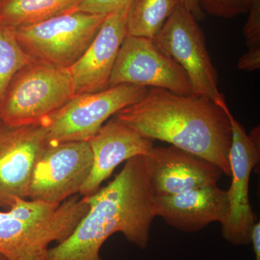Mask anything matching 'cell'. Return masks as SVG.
Listing matches in <instances>:
<instances>
[{"instance_id": "9", "label": "cell", "mask_w": 260, "mask_h": 260, "mask_svg": "<svg viewBox=\"0 0 260 260\" xmlns=\"http://www.w3.org/2000/svg\"><path fill=\"white\" fill-rule=\"evenodd\" d=\"M228 116L232 133L229 152L232 182L228 190L230 209L226 220L221 224L222 237L232 245H249L251 227L254 223L249 184L251 172L259 161V127L248 135L230 110L228 111Z\"/></svg>"}, {"instance_id": "20", "label": "cell", "mask_w": 260, "mask_h": 260, "mask_svg": "<svg viewBox=\"0 0 260 260\" xmlns=\"http://www.w3.org/2000/svg\"><path fill=\"white\" fill-rule=\"evenodd\" d=\"M205 13L222 18H234L247 13L246 0H199Z\"/></svg>"}, {"instance_id": "16", "label": "cell", "mask_w": 260, "mask_h": 260, "mask_svg": "<svg viewBox=\"0 0 260 260\" xmlns=\"http://www.w3.org/2000/svg\"><path fill=\"white\" fill-rule=\"evenodd\" d=\"M82 0H0V24L13 30L76 11Z\"/></svg>"}, {"instance_id": "19", "label": "cell", "mask_w": 260, "mask_h": 260, "mask_svg": "<svg viewBox=\"0 0 260 260\" xmlns=\"http://www.w3.org/2000/svg\"><path fill=\"white\" fill-rule=\"evenodd\" d=\"M249 16L244 27L247 52L239 58L238 68L251 72L260 68V0H246Z\"/></svg>"}, {"instance_id": "15", "label": "cell", "mask_w": 260, "mask_h": 260, "mask_svg": "<svg viewBox=\"0 0 260 260\" xmlns=\"http://www.w3.org/2000/svg\"><path fill=\"white\" fill-rule=\"evenodd\" d=\"M228 190L218 185L203 186L172 196L155 198V215L186 233L199 232L213 222L223 224L229 216Z\"/></svg>"}, {"instance_id": "23", "label": "cell", "mask_w": 260, "mask_h": 260, "mask_svg": "<svg viewBox=\"0 0 260 260\" xmlns=\"http://www.w3.org/2000/svg\"><path fill=\"white\" fill-rule=\"evenodd\" d=\"M180 1L181 5L192 13L198 21L205 18V13L200 6L199 0H180Z\"/></svg>"}, {"instance_id": "6", "label": "cell", "mask_w": 260, "mask_h": 260, "mask_svg": "<svg viewBox=\"0 0 260 260\" xmlns=\"http://www.w3.org/2000/svg\"><path fill=\"white\" fill-rule=\"evenodd\" d=\"M107 16L74 11L12 30L32 59L68 69L83 56Z\"/></svg>"}, {"instance_id": "17", "label": "cell", "mask_w": 260, "mask_h": 260, "mask_svg": "<svg viewBox=\"0 0 260 260\" xmlns=\"http://www.w3.org/2000/svg\"><path fill=\"white\" fill-rule=\"evenodd\" d=\"M181 4L180 0H134L128 13L126 35L153 40Z\"/></svg>"}, {"instance_id": "1", "label": "cell", "mask_w": 260, "mask_h": 260, "mask_svg": "<svg viewBox=\"0 0 260 260\" xmlns=\"http://www.w3.org/2000/svg\"><path fill=\"white\" fill-rule=\"evenodd\" d=\"M85 198L88 213L66 240L49 249L47 260H102L103 244L116 233L146 249L156 215L145 155L126 160L114 180Z\"/></svg>"}, {"instance_id": "24", "label": "cell", "mask_w": 260, "mask_h": 260, "mask_svg": "<svg viewBox=\"0 0 260 260\" xmlns=\"http://www.w3.org/2000/svg\"><path fill=\"white\" fill-rule=\"evenodd\" d=\"M0 260H8V259H7L6 258H5L4 256L2 255V254H0Z\"/></svg>"}, {"instance_id": "12", "label": "cell", "mask_w": 260, "mask_h": 260, "mask_svg": "<svg viewBox=\"0 0 260 260\" xmlns=\"http://www.w3.org/2000/svg\"><path fill=\"white\" fill-rule=\"evenodd\" d=\"M145 158L155 198L216 185L223 174L213 162L174 145L153 147Z\"/></svg>"}, {"instance_id": "18", "label": "cell", "mask_w": 260, "mask_h": 260, "mask_svg": "<svg viewBox=\"0 0 260 260\" xmlns=\"http://www.w3.org/2000/svg\"><path fill=\"white\" fill-rule=\"evenodd\" d=\"M34 60L20 45L13 30L0 24V101L15 75Z\"/></svg>"}, {"instance_id": "7", "label": "cell", "mask_w": 260, "mask_h": 260, "mask_svg": "<svg viewBox=\"0 0 260 260\" xmlns=\"http://www.w3.org/2000/svg\"><path fill=\"white\" fill-rule=\"evenodd\" d=\"M148 88L122 84L96 93L75 95L47 118V143L86 141L106 121L124 108L139 102Z\"/></svg>"}, {"instance_id": "2", "label": "cell", "mask_w": 260, "mask_h": 260, "mask_svg": "<svg viewBox=\"0 0 260 260\" xmlns=\"http://www.w3.org/2000/svg\"><path fill=\"white\" fill-rule=\"evenodd\" d=\"M229 110L195 94L179 95L151 88L141 101L121 109L114 117L145 138L167 142L206 159L231 175Z\"/></svg>"}, {"instance_id": "5", "label": "cell", "mask_w": 260, "mask_h": 260, "mask_svg": "<svg viewBox=\"0 0 260 260\" xmlns=\"http://www.w3.org/2000/svg\"><path fill=\"white\" fill-rule=\"evenodd\" d=\"M153 42L179 65L195 95L207 98L223 109L228 107L218 89V73L207 49L204 34L189 10L179 5Z\"/></svg>"}, {"instance_id": "22", "label": "cell", "mask_w": 260, "mask_h": 260, "mask_svg": "<svg viewBox=\"0 0 260 260\" xmlns=\"http://www.w3.org/2000/svg\"><path fill=\"white\" fill-rule=\"evenodd\" d=\"M250 244H252L253 251L255 255L256 260H260V223L254 222L251 227L250 237H249Z\"/></svg>"}, {"instance_id": "21", "label": "cell", "mask_w": 260, "mask_h": 260, "mask_svg": "<svg viewBox=\"0 0 260 260\" xmlns=\"http://www.w3.org/2000/svg\"><path fill=\"white\" fill-rule=\"evenodd\" d=\"M133 0H82L76 11L90 14L109 15Z\"/></svg>"}, {"instance_id": "8", "label": "cell", "mask_w": 260, "mask_h": 260, "mask_svg": "<svg viewBox=\"0 0 260 260\" xmlns=\"http://www.w3.org/2000/svg\"><path fill=\"white\" fill-rule=\"evenodd\" d=\"M92 164L93 154L88 142L46 143L34 164L28 198L62 203L80 193Z\"/></svg>"}, {"instance_id": "13", "label": "cell", "mask_w": 260, "mask_h": 260, "mask_svg": "<svg viewBox=\"0 0 260 260\" xmlns=\"http://www.w3.org/2000/svg\"><path fill=\"white\" fill-rule=\"evenodd\" d=\"M133 2L107 15L83 56L68 68L75 95L96 93L109 88L114 63L126 37V21Z\"/></svg>"}, {"instance_id": "4", "label": "cell", "mask_w": 260, "mask_h": 260, "mask_svg": "<svg viewBox=\"0 0 260 260\" xmlns=\"http://www.w3.org/2000/svg\"><path fill=\"white\" fill-rule=\"evenodd\" d=\"M75 96L69 70L32 61L11 80L0 101V121L8 126L42 124Z\"/></svg>"}, {"instance_id": "3", "label": "cell", "mask_w": 260, "mask_h": 260, "mask_svg": "<svg viewBox=\"0 0 260 260\" xmlns=\"http://www.w3.org/2000/svg\"><path fill=\"white\" fill-rule=\"evenodd\" d=\"M88 209L85 197L59 204L18 198L0 211V254L8 260H47L51 243L66 240Z\"/></svg>"}, {"instance_id": "11", "label": "cell", "mask_w": 260, "mask_h": 260, "mask_svg": "<svg viewBox=\"0 0 260 260\" xmlns=\"http://www.w3.org/2000/svg\"><path fill=\"white\" fill-rule=\"evenodd\" d=\"M44 124L0 125V208L27 199L34 164L47 143Z\"/></svg>"}, {"instance_id": "25", "label": "cell", "mask_w": 260, "mask_h": 260, "mask_svg": "<svg viewBox=\"0 0 260 260\" xmlns=\"http://www.w3.org/2000/svg\"><path fill=\"white\" fill-rule=\"evenodd\" d=\"M2 124H3V123H2V121H0V125H1Z\"/></svg>"}, {"instance_id": "10", "label": "cell", "mask_w": 260, "mask_h": 260, "mask_svg": "<svg viewBox=\"0 0 260 260\" xmlns=\"http://www.w3.org/2000/svg\"><path fill=\"white\" fill-rule=\"evenodd\" d=\"M122 84L161 88L179 95L194 94L183 70L152 39L129 35L119 49L109 88Z\"/></svg>"}, {"instance_id": "14", "label": "cell", "mask_w": 260, "mask_h": 260, "mask_svg": "<svg viewBox=\"0 0 260 260\" xmlns=\"http://www.w3.org/2000/svg\"><path fill=\"white\" fill-rule=\"evenodd\" d=\"M88 143L93 154V164L80 190L84 197L96 192L121 162L137 155H145L154 147L153 140L145 138L114 116Z\"/></svg>"}]
</instances>
